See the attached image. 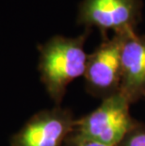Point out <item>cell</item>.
Returning <instances> with one entry per match:
<instances>
[{
	"label": "cell",
	"instance_id": "ba28073f",
	"mask_svg": "<svg viewBox=\"0 0 145 146\" xmlns=\"http://www.w3.org/2000/svg\"><path fill=\"white\" fill-rule=\"evenodd\" d=\"M62 146H109L93 141L79 133L73 131L64 141Z\"/></svg>",
	"mask_w": 145,
	"mask_h": 146
},
{
	"label": "cell",
	"instance_id": "8992f818",
	"mask_svg": "<svg viewBox=\"0 0 145 146\" xmlns=\"http://www.w3.org/2000/svg\"><path fill=\"white\" fill-rule=\"evenodd\" d=\"M120 94L130 104L145 97V35L122 33Z\"/></svg>",
	"mask_w": 145,
	"mask_h": 146
},
{
	"label": "cell",
	"instance_id": "5b68a950",
	"mask_svg": "<svg viewBox=\"0 0 145 146\" xmlns=\"http://www.w3.org/2000/svg\"><path fill=\"white\" fill-rule=\"evenodd\" d=\"M75 118L72 111L56 106L35 113L11 136V146H62L73 131Z\"/></svg>",
	"mask_w": 145,
	"mask_h": 146
},
{
	"label": "cell",
	"instance_id": "6da1fadb",
	"mask_svg": "<svg viewBox=\"0 0 145 146\" xmlns=\"http://www.w3.org/2000/svg\"><path fill=\"white\" fill-rule=\"evenodd\" d=\"M89 29L75 38L56 35L39 45L38 70L41 81L54 103L60 106L68 86L83 76L88 54L84 49Z\"/></svg>",
	"mask_w": 145,
	"mask_h": 146
},
{
	"label": "cell",
	"instance_id": "7a4b0ae2",
	"mask_svg": "<svg viewBox=\"0 0 145 146\" xmlns=\"http://www.w3.org/2000/svg\"><path fill=\"white\" fill-rule=\"evenodd\" d=\"M130 103L120 92L102 100L93 111L75 120L73 131L109 146H116L135 126Z\"/></svg>",
	"mask_w": 145,
	"mask_h": 146
},
{
	"label": "cell",
	"instance_id": "52a82bcc",
	"mask_svg": "<svg viewBox=\"0 0 145 146\" xmlns=\"http://www.w3.org/2000/svg\"><path fill=\"white\" fill-rule=\"evenodd\" d=\"M116 146H145V125L138 123Z\"/></svg>",
	"mask_w": 145,
	"mask_h": 146
},
{
	"label": "cell",
	"instance_id": "277c9868",
	"mask_svg": "<svg viewBox=\"0 0 145 146\" xmlns=\"http://www.w3.org/2000/svg\"><path fill=\"white\" fill-rule=\"evenodd\" d=\"M122 34L104 38L101 44L88 55L84 74L86 89L101 100L120 92L122 77Z\"/></svg>",
	"mask_w": 145,
	"mask_h": 146
},
{
	"label": "cell",
	"instance_id": "3957f363",
	"mask_svg": "<svg viewBox=\"0 0 145 146\" xmlns=\"http://www.w3.org/2000/svg\"><path fill=\"white\" fill-rule=\"evenodd\" d=\"M142 8V0H83L78 7L77 24L86 29L96 27L107 38L110 30L114 34L136 30Z\"/></svg>",
	"mask_w": 145,
	"mask_h": 146
}]
</instances>
